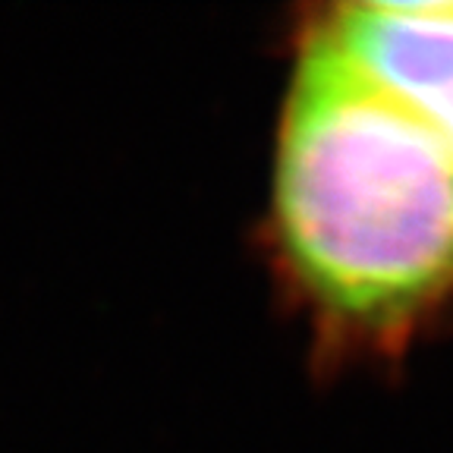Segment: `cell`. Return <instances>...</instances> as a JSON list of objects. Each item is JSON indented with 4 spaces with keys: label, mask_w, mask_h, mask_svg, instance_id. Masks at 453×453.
I'll use <instances>...</instances> for the list:
<instances>
[{
    "label": "cell",
    "mask_w": 453,
    "mask_h": 453,
    "mask_svg": "<svg viewBox=\"0 0 453 453\" xmlns=\"http://www.w3.org/2000/svg\"><path fill=\"white\" fill-rule=\"evenodd\" d=\"M274 242L334 340L396 343L453 293V151L321 26L280 113Z\"/></svg>",
    "instance_id": "obj_1"
},
{
    "label": "cell",
    "mask_w": 453,
    "mask_h": 453,
    "mask_svg": "<svg viewBox=\"0 0 453 453\" xmlns=\"http://www.w3.org/2000/svg\"><path fill=\"white\" fill-rule=\"evenodd\" d=\"M321 28L453 151V4H349Z\"/></svg>",
    "instance_id": "obj_2"
}]
</instances>
